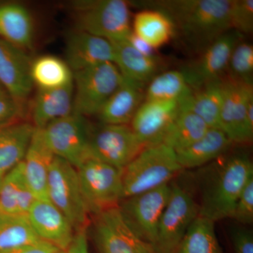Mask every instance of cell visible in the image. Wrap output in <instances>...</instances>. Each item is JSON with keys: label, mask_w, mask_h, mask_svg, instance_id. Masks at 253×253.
Instances as JSON below:
<instances>
[{"label": "cell", "mask_w": 253, "mask_h": 253, "mask_svg": "<svg viewBox=\"0 0 253 253\" xmlns=\"http://www.w3.org/2000/svg\"><path fill=\"white\" fill-rule=\"evenodd\" d=\"M234 0H167L142 1L145 8L159 10L170 18L186 45L201 53L231 31Z\"/></svg>", "instance_id": "1"}, {"label": "cell", "mask_w": 253, "mask_h": 253, "mask_svg": "<svg viewBox=\"0 0 253 253\" xmlns=\"http://www.w3.org/2000/svg\"><path fill=\"white\" fill-rule=\"evenodd\" d=\"M204 175L199 216L214 222L230 218L239 195L253 176L249 156L239 153L225 158Z\"/></svg>", "instance_id": "2"}, {"label": "cell", "mask_w": 253, "mask_h": 253, "mask_svg": "<svg viewBox=\"0 0 253 253\" xmlns=\"http://www.w3.org/2000/svg\"><path fill=\"white\" fill-rule=\"evenodd\" d=\"M182 170L174 150L148 145L123 169V200L167 185Z\"/></svg>", "instance_id": "3"}, {"label": "cell", "mask_w": 253, "mask_h": 253, "mask_svg": "<svg viewBox=\"0 0 253 253\" xmlns=\"http://www.w3.org/2000/svg\"><path fill=\"white\" fill-rule=\"evenodd\" d=\"M76 30L109 41L126 39L131 33L129 3L124 0H96L73 3Z\"/></svg>", "instance_id": "4"}, {"label": "cell", "mask_w": 253, "mask_h": 253, "mask_svg": "<svg viewBox=\"0 0 253 253\" xmlns=\"http://www.w3.org/2000/svg\"><path fill=\"white\" fill-rule=\"evenodd\" d=\"M124 79L114 63L73 73V113L96 116Z\"/></svg>", "instance_id": "5"}, {"label": "cell", "mask_w": 253, "mask_h": 253, "mask_svg": "<svg viewBox=\"0 0 253 253\" xmlns=\"http://www.w3.org/2000/svg\"><path fill=\"white\" fill-rule=\"evenodd\" d=\"M47 191L49 201L66 216L75 231L86 229L89 211L76 168L54 156L49 168Z\"/></svg>", "instance_id": "6"}, {"label": "cell", "mask_w": 253, "mask_h": 253, "mask_svg": "<svg viewBox=\"0 0 253 253\" xmlns=\"http://www.w3.org/2000/svg\"><path fill=\"white\" fill-rule=\"evenodd\" d=\"M76 169L89 213L118 207L123 200V170L91 158Z\"/></svg>", "instance_id": "7"}, {"label": "cell", "mask_w": 253, "mask_h": 253, "mask_svg": "<svg viewBox=\"0 0 253 253\" xmlns=\"http://www.w3.org/2000/svg\"><path fill=\"white\" fill-rule=\"evenodd\" d=\"M92 127L85 117L72 113L40 129L53 154L77 169L89 158V139Z\"/></svg>", "instance_id": "8"}, {"label": "cell", "mask_w": 253, "mask_h": 253, "mask_svg": "<svg viewBox=\"0 0 253 253\" xmlns=\"http://www.w3.org/2000/svg\"><path fill=\"white\" fill-rule=\"evenodd\" d=\"M169 200L158 224L155 248L158 253H174L190 225L199 215V205L187 189L170 184Z\"/></svg>", "instance_id": "9"}, {"label": "cell", "mask_w": 253, "mask_h": 253, "mask_svg": "<svg viewBox=\"0 0 253 253\" xmlns=\"http://www.w3.org/2000/svg\"><path fill=\"white\" fill-rule=\"evenodd\" d=\"M145 146L129 125L101 123L91 130L89 158L123 170Z\"/></svg>", "instance_id": "10"}, {"label": "cell", "mask_w": 253, "mask_h": 253, "mask_svg": "<svg viewBox=\"0 0 253 253\" xmlns=\"http://www.w3.org/2000/svg\"><path fill=\"white\" fill-rule=\"evenodd\" d=\"M170 184L122 200L118 205L123 219L134 234L156 244L158 224L170 195Z\"/></svg>", "instance_id": "11"}, {"label": "cell", "mask_w": 253, "mask_h": 253, "mask_svg": "<svg viewBox=\"0 0 253 253\" xmlns=\"http://www.w3.org/2000/svg\"><path fill=\"white\" fill-rule=\"evenodd\" d=\"M92 234L99 253H158L129 229L118 206L94 214Z\"/></svg>", "instance_id": "12"}, {"label": "cell", "mask_w": 253, "mask_h": 253, "mask_svg": "<svg viewBox=\"0 0 253 253\" xmlns=\"http://www.w3.org/2000/svg\"><path fill=\"white\" fill-rule=\"evenodd\" d=\"M243 37L234 30L226 32L199 53L197 59L183 68L181 72L190 87L198 89L221 79L227 71L233 50Z\"/></svg>", "instance_id": "13"}, {"label": "cell", "mask_w": 253, "mask_h": 253, "mask_svg": "<svg viewBox=\"0 0 253 253\" xmlns=\"http://www.w3.org/2000/svg\"><path fill=\"white\" fill-rule=\"evenodd\" d=\"M220 129L232 143L247 144L245 119L250 103L253 101V84L223 76Z\"/></svg>", "instance_id": "14"}, {"label": "cell", "mask_w": 253, "mask_h": 253, "mask_svg": "<svg viewBox=\"0 0 253 253\" xmlns=\"http://www.w3.org/2000/svg\"><path fill=\"white\" fill-rule=\"evenodd\" d=\"M180 111L177 101L144 100L129 126L146 146L163 143Z\"/></svg>", "instance_id": "15"}, {"label": "cell", "mask_w": 253, "mask_h": 253, "mask_svg": "<svg viewBox=\"0 0 253 253\" xmlns=\"http://www.w3.org/2000/svg\"><path fill=\"white\" fill-rule=\"evenodd\" d=\"M32 61L26 51L0 38V84L8 94L26 102L33 89Z\"/></svg>", "instance_id": "16"}, {"label": "cell", "mask_w": 253, "mask_h": 253, "mask_svg": "<svg viewBox=\"0 0 253 253\" xmlns=\"http://www.w3.org/2000/svg\"><path fill=\"white\" fill-rule=\"evenodd\" d=\"M27 216L41 240L59 250L69 249L76 232L66 216L51 201L36 200Z\"/></svg>", "instance_id": "17"}, {"label": "cell", "mask_w": 253, "mask_h": 253, "mask_svg": "<svg viewBox=\"0 0 253 253\" xmlns=\"http://www.w3.org/2000/svg\"><path fill=\"white\" fill-rule=\"evenodd\" d=\"M66 62L73 73L114 61L111 42L85 32H71L66 39Z\"/></svg>", "instance_id": "18"}, {"label": "cell", "mask_w": 253, "mask_h": 253, "mask_svg": "<svg viewBox=\"0 0 253 253\" xmlns=\"http://www.w3.org/2000/svg\"><path fill=\"white\" fill-rule=\"evenodd\" d=\"M146 86L124 78L96 115L100 122L108 125H129L145 100Z\"/></svg>", "instance_id": "19"}, {"label": "cell", "mask_w": 253, "mask_h": 253, "mask_svg": "<svg viewBox=\"0 0 253 253\" xmlns=\"http://www.w3.org/2000/svg\"><path fill=\"white\" fill-rule=\"evenodd\" d=\"M54 156L44 142L41 129L36 128L22 163L25 179L37 200H49L48 175Z\"/></svg>", "instance_id": "20"}, {"label": "cell", "mask_w": 253, "mask_h": 253, "mask_svg": "<svg viewBox=\"0 0 253 253\" xmlns=\"http://www.w3.org/2000/svg\"><path fill=\"white\" fill-rule=\"evenodd\" d=\"M114 50V61L123 78L143 85H147L158 74L161 63L159 57L141 54L126 39L110 41Z\"/></svg>", "instance_id": "21"}, {"label": "cell", "mask_w": 253, "mask_h": 253, "mask_svg": "<svg viewBox=\"0 0 253 253\" xmlns=\"http://www.w3.org/2000/svg\"><path fill=\"white\" fill-rule=\"evenodd\" d=\"M73 82L55 89H38L31 107L32 124L42 129L49 123L73 113Z\"/></svg>", "instance_id": "22"}, {"label": "cell", "mask_w": 253, "mask_h": 253, "mask_svg": "<svg viewBox=\"0 0 253 253\" xmlns=\"http://www.w3.org/2000/svg\"><path fill=\"white\" fill-rule=\"evenodd\" d=\"M34 22L27 8L16 3L0 5V38L27 51L34 44Z\"/></svg>", "instance_id": "23"}, {"label": "cell", "mask_w": 253, "mask_h": 253, "mask_svg": "<svg viewBox=\"0 0 253 253\" xmlns=\"http://www.w3.org/2000/svg\"><path fill=\"white\" fill-rule=\"evenodd\" d=\"M232 144L224 131L210 128L199 140L176 151V158L183 169L202 167L225 154Z\"/></svg>", "instance_id": "24"}, {"label": "cell", "mask_w": 253, "mask_h": 253, "mask_svg": "<svg viewBox=\"0 0 253 253\" xmlns=\"http://www.w3.org/2000/svg\"><path fill=\"white\" fill-rule=\"evenodd\" d=\"M35 129L32 123L26 122L0 128V175L4 176L22 162Z\"/></svg>", "instance_id": "25"}, {"label": "cell", "mask_w": 253, "mask_h": 253, "mask_svg": "<svg viewBox=\"0 0 253 253\" xmlns=\"http://www.w3.org/2000/svg\"><path fill=\"white\" fill-rule=\"evenodd\" d=\"M221 79L211 82L198 89H192L189 96L179 103L181 109L194 113L201 118L210 128L219 129H221L222 106Z\"/></svg>", "instance_id": "26"}, {"label": "cell", "mask_w": 253, "mask_h": 253, "mask_svg": "<svg viewBox=\"0 0 253 253\" xmlns=\"http://www.w3.org/2000/svg\"><path fill=\"white\" fill-rule=\"evenodd\" d=\"M131 31L156 50L169 42L175 34L170 18L159 10L149 8L136 13Z\"/></svg>", "instance_id": "27"}, {"label": "cell", "mask_w": 253, "mask_h": 253, "mask_svg": "<svg viewBox=\"0 0 253 253\" xmlns=\"http://www.w3.org/2000/svg\"><path fill=\"white\" fill-rule=\"evenodd\" d=\"M31 76L38 89L62 87L73 82V73L66 61L54 56H42L32 61Z\"/></svg>", "instance_id": "28"}, {"label": "cell", "mask_w": 253, "mask_h": 253, "mask_svg": "<svg viewBox=\"0 0 253 253\" xmlns=\"http://www.w3.org/2000/svg\"><path fill=\"white\" fill-rule=\"evenodd\" d=\"M209 129L199 116L180 108L163 143L176 152L199 140Z\"/></svg>", "instance_id": "29"}, {"label": "cell", "mask_w": 253, "mask_h": 253, "mask_svg": "<svg viewBox=\"0 0 253 253\" xmlns=\"http://www.w3.org/2000/svg\"><path fill=\"white\" fill-rule=\"evenodd\" d=\"M174 253H223L216 235L215 222L199 215Z\"/></svg>", "instance_id": "30"}, {"label": "cell", "mask_w": 253, "mask_h": 253, "mask_svg": "<svg viewBox=\"0 0 253 253\" xmlns=\"http://www.w3.org/2000/svg\"><path fill=\"white\" fill-rule=\"evenodd\" d=\"M41 241L27 215L0 214V253Z\"/></svg>", "instance_id": "31"}, {"label": "cell", "mask_w": 253, "mask_h": 253, "mask_svg": "<svg viewBox=\"0 0 253 253\" xmlns=\"http://www.w3.org/2000/svg\"><path fill=\"white\" fill-rule=\"evenodd\" d=\"M192 91L181 71L158 73L145 88V100L180 103Z\"/></svg>", "instance_id": "32"}, {"label": "cell", "mask_w": 253, "mask_h": 253, "mask_svg": "<svg viewBox=\"0 0 253 253\" xmlns=\"http://www.w3.org/2000/svg\"><path fill=\"white\" fill-rule=\"evenodd\" d=\"M22 162L6 173L1 179L0 184V214H18V193L23 178Z\"/></svg>", "instance_id": "33"}, {"label": "cell", "mask_w": 253, "mask_h": 253, "mask_svg": "<svg viewBox=\"0 0 253 253\" xmlns=\"http://www.w3.org/2000/svg\"><path fill=\"white\" fill-rule=\"evenodd\" d=\"M227 71L228 76L253 84V46L247 42L241 41L231 53Z\"/></svg>", "instance_id": "34"}, {"label": "cell", "mask_w": 253, "mask_h": 253, "mask_svg": "<svg viewBox=\"0 0 253 253\" xmlns=\"http://www.w3.org/2000/svg\"><path fill=\"white\" fill-rule=\"evenodd\" d=\"M231 28L244 34L253 31V0H234L231 11Z\"/></svg>", "instance_id": "35"}, {"label": "cell", "mask_w": 253, "mask_h": 253, "mask_svg": "<svg viewBox=\"0 0 253 253\" xmlns=\"http://www.w3.org/2000/svg\"><path fill=\"white\" fill-rule=\"evenodd\" d=\"M230 218L244 226L253 224V176L248 181L239 195Z\"/></svg>", "instance_id": "36"}, {"label": "cell", "mask_w": 253, "mask_h": 253, "mask_svg": "<svg viewBox=\"0 0 253 253\" xmlns=\"http://www.w3.org/2000/svg\"><path fill=\"white\" fill-rule=\"evenodd\" d=\"M25 102L14 99L8 93L0 96V128L19 123L24 117Z\"/></svg>", "instance_id": "37"}, {"label": "cell", "mask_w": 253, "mask_h": 253, "mask_svg": "<svg viewBox=\"0 0 253 253\" xmlns=\"http://www.w3.org/2000/svg\"><path fill=\"white\" fill-rule=\"evenodd\" d=\"M231 236L235 253H253L252 230L244 226L234 228Z\"/></svg>", "instance_id": "38"}, {"label": "cell", "mask_w": 253, "mask_h": 253, "mask_svg": "<svg viewBox=\"0 0 253 253\" xmlns=\"http://www.w3.org/2000/svg\"><path fill=\"white\" fill-rule=\"evenodd\" d=\"M59 250L52 244L41 241L28 246L1 253H57Z\"/></svg>", "instance_id": "39"}, {"label": "cell", "mask_w": 253, "mask_h": 253, "mask_svg": "<svg viewBox=\"0 0 253 253\" xmlns=\"http://www.w3.org/2000/svg\"><path fill=\"white\" fill-rule=\"evenodd\" d=\"M68 251L69 253H89L86 229L76 231L72 243Z\"/></svg>", "instance_id": "40"}, {"label": "cell", "mask_w": 253, "mask_h": 253, "mask_svg": "<svg viewBox=\"0 0 253 253\" xmlns=\"http://www.w3.org/2000/svg\"><path fill=\"white\" fill-rule=\"evenodd\" d=\"M127 41L129 44L141 54L149 56V57H158V55L156 54V50L151 47L149 44L142 41L139 37L136 36L132 31L128 37Z\"/></svg>", "instance_id": "41"}, {"label": "cell", "mask_w": 253, "mask_h": 253, "mask_svg": "<svg viewBox=\"0 0 253 253\" xmlns=\"http://www.w3.org/2000/svg\"><path fill=\"white\" fill-rule=\"evenodd\" d=\"M6 93H7V91L5 90V89L4 87H3V86L0 84V96H1V95L6 94Z\"/></svg>", "instance_id": "42"}, {"label": "cell", "mask_w": 253, "mask_h": 253, "mask_svg": "<svg viewBox=\"0 0 253 253\" xmlns=\"http://www.w3.org/2000/svg\"><path fill=\"white\" fill-rule=\"evenodd\" d=\"M3 176H4L0 175V184H1V179H2Z\"/></svg>", "instance_id": "43"}]
</instances>
